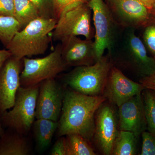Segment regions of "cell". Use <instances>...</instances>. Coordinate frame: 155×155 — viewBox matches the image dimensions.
Instances as JSON below:
<instances>
[{
    "instance_id": "9c48e42d",
    "label": "cell",
    "mask_w": 155,
    "mask_h": 155,
    "mask_svg": "<svg viewBox=\"0 0 155 155\" xmlns=\"http://www.w3.org/2000/svg\"><path fill=\"white\" fill-rule=\"evenodd\" d=\"M40 84L35 118L58 122L63 107L65 90L55 78L44 81Z\"/></svg>"
},
{
    "instance_id": "ba28073f",
    "label": "cell",
    "mask_w": 155,
    "mask_h": 155,
    "mask_svg": "<svg viewBox=\"0 0 155 155\" xmlns=\"http://www.w3.org/2000/svg\"><path fill=\"white\" fill-rule=\"evenodd\" d=\"M88 6L93 14L94 45L97 60L107 50L110 55L114 46L115 22L110 10L103 0H89Z\"/></svg>"
},
{
    "instance_id": "8fae6325",
    "label": "cell",
    "mask_w": 155,
    "mask_h": 155,
    "mask_svg": "<svg viewBox=\"0 0 155 155\" xmlns=\"http://www.w3.org/2000/svg\"><path fill=\"white\" fill-rule=\"evenodd\" d=\"M22 60L11 56L0 70V114L14 106L16 95L21 86L20 76Z\"/></svg>"
},
{
    "instance_id": "d6986e66",
    "label": "cell",
    "mask_w": 155,
    "mask_h": 155,
    "mask_svg": "<svg viewBox=\"0 0 155 155\" xmlns=\"http://www.w3.org/2000/svg\"><path fill=\"white\" fill-rule=\"evenodd\" d=\"M14 17L20 23L22 29L41 17L38 9L30 0H14Z\"/></svg>"
},
{
    "instance_id": "6da1fadb",
    "label": "cell",
    "mask_w": 155,
    "mask_h": 155,
    "mask_svg": "<svg viewBox=\"0 0 155 155\" xmlns=\"http://www.w3.org/2000/svg\"><path fill=\"white\" fill-rule=\"evenodd\" d=\"M107 99L104 96H90L72 89L65 90L63 107L58 121V137L79 134L90 142L94 134L95 115Z\"/></svg>"
},
{
    "instance_id": "9a60e30c",
    "label": "cell",
    "mask_w": 155,
    "mask_h": 155,
    "mask_svg": "<svg viewBox=\"0 0 155 155\" xmlns=\"http://www.w3.org/2000/svg\"><path fill=\"white\" fill-rule=\"evenodd\" d=\"M110 1L113 17L125 27L134 28L145 25L150 18V10L137 0Z\"/></svg>"
},
{
    "instance_id": "8992f818",
    "label": "cell",
    "mask_w": 155,
    "mask_h": 155,
    "mask_svg": "<svg viewBox=\"0 0 155 155\" xmlns=\"http://www.w3.org/2000/svg\"><path fill=\"white\" fill-rule=\"evenodd\" d=\"M87 2L72 6L63 11L52 31L54 41H61L72 36L81 35L87 39L94 37L91 23L92 11Z\"/></svg>"
},
{
    "instance_id": "7c38bea8",
    "label": "cell",
    "mask_w": 155,
    "mask_h": 155,
    "mask_svg": "<svg viewBox=\"0 0 155 155\" xmlns=\"http://www.w3.org/2000/svg\"><path fill=\"white\" fill-rule=\"evenodd\" d=\"M61 42V55L67 67L90 66L97 61L94 41L92 39H81L72 36Z\"/></svg>"
},
{
    "instance_id": "2e32d148",
    "label": "cell",
    "mask_w": 155,
    "mask_h": 155,
    "mask_svg": "<svg viewBox=\"0 0 155 155\" xmlns=\"http://www.w3.org/2000/svg\"><path fill=\"white\" fill-rule=\"evenodd\" d=\"M0 137V155H28L30 147L24 135L12 130Z\"/></svg>"
},
{
    "instance_id": "7402d4cb",
    "label": "cell",
    "mask_w": 155,
    "mask_h": 155,
    "mask_svg": "<svg viewBox=\"0 0 155 155\" xmlns=\"http://www.w3.org/2000/svg\"><path fill=\"white\" fill-rule=\"evenodd\" d=\"M148 131L155 135V91L145 88L142 92Z\"/></svg>"
},
{
    "instance_id": "5b68a950",
    "label": "cell",
    "mask_w": 155,
    "mask_h": 155,
    "mask_svg": "<svg viewBox=\"0 0 155 155\" xmlns=\"http://www.w3.org/2000/svg\"><path fill=\"white\" fill-rule=\"evenodd\" d=\"M22 60L23 69L20 74V80L21 86L24 87L38 85L44 81L55 78L67 67L62 58L60 44L44 58H24Z\"/></svg>"
},
{
    "instance_id": "3957f363",
    "label": "cell",
    "mask_w": 155,
    "mask_h": 155,
    "mask_svg": "<svg viewBox=\"0 0 155 155\" xmlns=\"http://www.w3.org/2000/svg\"><path fill=\"white\" fill-rule=\"evenodd\" d=\"M113 66L110 56H103L93 65L75 67L65 75L64 82L71 89L82 94L103 96Z\"/></svg>"
},
{
    "instance_id": "4fadbf2b",
    "label": "cell",
    "mask_w": 155,
    "mask_h": 155,
    "mask_svg": "<svg viewBox=\"0 0 155 155\" xmlns=\"http://www.w3.org/2000/svg\"><path fill=\"white\" fill-rule=\"evenodd\" d=\"M125 38V48L127 64L141 78L155 72V59L148 55L143 42L129 28Z\"/></svg>"
},
{
    "instance_id": "f546056e",
    "label": "cell",
    "mask_w": 155,
    "mask_h": 155,
    "mask_svg": "<svg viewBox=\"0 0 155 155\" xmlns=\"http://www.w3.org/2000/svg\"><path fill=\"white\" fill-rule=\"evenodd\" d=\"M12 55L8 50H0V70L5 62Z\"/></svg>"
},
{
    "instance_id": "d4e9b609",
    "label": "cell",
    "mask_w": 155,
    "mask_h": 155,
    "mask_svg": "<svg viewBox=\"0 0 155 155\" xmlns=\"http://www.w3.org/2000/svg\"><path fill=\"white\" fill-rule=\"evenodd\" d=\"M142 145L141 155H155V135L149 131L142 133Z\"/></svg>"
},
{
    "instance_id": "ac0fdd59",
    "label": "cell",
    "mask_w": 155,
    "mask_h": 155,
    "mask_svg": "<svg viewBox=\"0 0 155 155\" xmlns=\"http://www.w3.org/2000/svg\"><path fill=\"white\" fill-rule=\"evenodd\" d=\"M137 140L132 132L119 130L114 141L112 155H136Z\"/></svg>"
},
{
    "instance_id": "1f68e13d",
    "label": "cell",
    "mask_w": 155,
    "mask_h": 155,
    "mask_svg": "<svg viewBox=\"0 0 155 155\" xmlns=\"http://www.w3.org/2000/svg\"><path fill=\"white\" fill-rule=\"evenodd\" d=\"M4 133H5V131L3 129L2 124L0 120V137L2 136Z\"/></svg>"
},
{
    "instance_id": "836d02e7",
    "label": "cell",
    "mask_w": 155,
    "mask_h": 155,
    "mask_svg": "<svg viewBox=\"0 0 155 155\" xmlns=\"http://www.w3.org/2000/svg\"></svg>"
},
{
    "instance_id": "4316f807",
    "label": "cell",
    "mask_w": 155,
    "mask_h": 155,
    "mask_svg": "<svg viewBox=\"0 0 155 155\" xmlns=\"http://www.w3.org/2000/svg\"><path fill=\"white\" fill-rule=\"evenodd\" d=\"M0 15L14 17V0H0Z\"/></svg>"
},
{
    "instance_id": "52a82bcc",
    "label": "cell",
    "mask_w": 155,
    "mask_h": 155,
    "mask_svg": "<svg viewBox=\"0 0 155 155\" xmlns=\"http://www.w3.org/2000/svg\"><path fill=\"white\" fill-rule=\"evenodd\" d=\"M114 105L106 101L95 115V127L93 140L100 152L111 155L114 141L119 129L117 111Z\"/></svg>"
},
{
    "instance_id": "f1b7e54d",
    "label": "cell",
    "mask_w": 155,
    "mask_h": 155,
    "mask_svg": "<svg viewBox=\"0 0 155 155\" xmlns=\"http://www.w3.org/2000/svg\"><path fill=\"white\" fill-rule=\"evenodd\" d=\"M140 83L143 84L145 88L152 90L155 91V72L151 75L141 78Z\"/></svg>"
},
{
    "instance_id": "4dcf8cb0",
    "label": "cell",
    "mask_w": 155,
    "mask_h": 155,
    "mask_svg": "<svg viewBox=\"0 0 155 155\" xmlns=\"http://www.w3.org/2000/svg\"><path fill=\"white\" fill-rule=\"evenodd\" d=\"M145 6L147 8L152 11L155 4V0H137Z\"/></svg>"
},
{
    "instance_id": "44dd1931",
    "label": "cell",
    "mask_w": 155,
    "mask_h": 155,
    "mask_svg": "<svg viewBox=\"0 0 155 155\" xmlns=\"http://www.w3.org/2000/svg\"><path fill=\"white\" fill-rule=\"evenodd\" d=\"M21 29L20 23L15 17L0 15V41L6 48Z\"/></svg>"
},
{
    "instance_id": "30bf717a",
    "label": "cell",
    "mask_w": 155,
    "mask_h": 155,
    "mask_svg": "<svg viewBox=\"0 0 155 155\" xmlns=\"http://www.w3.org/2000/svg\"><path fill=\"white\" fill-rule=\"evenodd\" d=\"M144 87L125 76L116 67H112L106 82L103 96L109 102L119 107L127 100L141 94Z\"/></svg>"
},
{
    "instance_id": "e0dca14e",
    "label": "cell",
    "mask_w": 155,
    "mask_h": 155,
    "mask_svg": "<svg viewBox=\"0 0 155 155\" xmlns=\"http://www.w3.org/2000/svg\"><path fill=\"white\" fill-rule=\"evenodd\" d=\"M58 125V122L50 119H39L34 121L32 126L34 136L40 151H44L51 144Z\"/></svg>"
},
{
    "instance_id": "d6a6232c",
    "label": "cell",
    "mask_w": 155,
    "mask_h": 155,
    "mask_svg": "<svg viewBox=\"0 0 155 155\" xmlns=\"http://www.w3.org/2000/svg\"><path fill=\"white\" fill-rule=\"evenodd\" d=\"M152 10H153V11H154L155 13V4Z\"/></svg>"
},
{
    "instance_id": "cb8c5ba5",
    "label": "cell",
    "mask_w": 155,
    "mask_h": 155,
    "mask_svg": "<svg viewBox=\"0 0 155 155\" xmlns=\"http://www.w3.org/2000/svg\"><path fill=\"white\" fill-rule=\"evenodd\" d=\"M89 0H53V17L57 21L64 10L81 3L87 2Z\"/></svg>"
},
{
    "instance_id": "603a6c76",
    "label": "cell",
    "mask_w": 155,
    "mask_h": 155,
    "mask_svg": "<svg viewBox=\"0 0 155 155\" xmlns=\"http://www.w3.org/2000/svg\"><path fill=\"white\" fill-rule=\"evenodd\" d=\"M151 17L144 25L143 42L147 50L155 59V19H151Z\"/></svg>"
},
{
    "instance_id": "ffe728a7",
    "label": "cell",
    "mask_w": 155,
    "mask_h": 155,
    "mask_svg": "<svg viewBox=\"0 0 155 155\" xmlns=\"http://www.w3.org/2000/svg\"><path fill=\"white\" fill-rule=\"evenodd\" d=\"M67 155H96V153L83 137L72 134L65 136Z\"/></svg>"
},
{
    "instance_id": "5bb4252c",
    "label": "cell",
    "mask_w": 155,
    "mask_h": 155,
    "mask_svg": "<svg viewBox=\"0 0 155 155\" xmlns=\"http://www.w3.org/2000/svg\"><path fill=\"white\" fill-rule=\"evenodd\" d=\"M118 108L119 130L130 131L138 139L147 129L142 93L130 98Z\"/></svg>"
},
{
    "instance_id": "277c9868",
    "label": "cell",
    "mask_w": 155,
    "mask_h": 155,
    "mask_svg": "<svg viewBox=\"0 0 155 155\" xmlns=\"http://www.w3.org/2000/svg\"><path fill=\"white\" fill-rule=\"evenodd\" d=\"M39 88V84L19 87L14 106L1 115L2 125L22 135L28 134L35 121Z\"/></svg>"
},
{
    "instance_id": "83f0119b",
    "label": "cell",
    "mask_w": 155,
    "mask_h": 155,
    "mask_svg": "<svg viewBox=\"0 0 155 155\" xmlns=\"http://www.w3.org/2000/svg\"><path fill=\"white\" fill-rule=\"evenodd\" d=\"M50 154L51 155H67L65 137H59L52 148Z\"/></svg>"
},
{
    "instance_id": "7a4b0ae2",
    "label": "cell",
    "mask_w": 155,
    "mask_h": 155,
    "mask_svg": "<svg viewBox=\"0 0 155 155\" xmlns=\"http://www.w3.org/2000/svg\"><path fill=\"white\" fill-rule=\"evenodd\" d=\"M57 22L52 17H38L17 32L7 48L12 57L19 60L43 54L51 41L50 34Z\"/></svg>"
},
{
    "instance_id": "484cf974",
    "label": "cell",
    "mask_w": 155,
    "mask_h": 155,
    "mask_svg": "<svg viewBox=\"0 0 155 155\" xmlns=\"http://www.w3.org/2000/svg\"><path fill=\"white\" fill-rule=\"evenodd\" d=\"M39 12L41 17H53V0H30Z\"/></svg>"
}]
</instances>
